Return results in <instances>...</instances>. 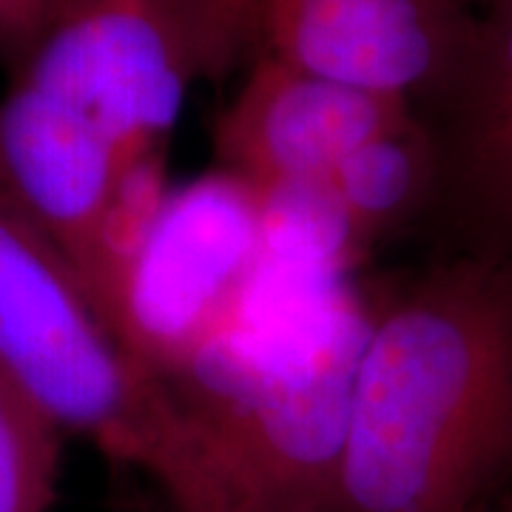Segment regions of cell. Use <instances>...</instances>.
<instances>
[{
	"mask_svg": "<svg viewBox=\"0 0 512 512\" xmlns=\"http://www.w3.org/2000/svg\"><path fill=\"white\" fill-rule=\"evenodd\" d=\"M512 484V262L447 251L367 293L313 512H493Z\"/></svg>",
	"mask_w": 512,
	"mask_h": 512,
	"instance_id": "1",
	"label": "cell"
},
{
	"mask_svg": "<svg viewBox=\"0 0 512 512\" xmlns=\"http://www.w3.org/2000/svg\"><path fill=\"white\" fill-rule=\"evenodd\" d=\"M419 111L256 55L214 126L217 168L262 200L313 194L350 151Z\"/></svg>",
	"mask_w": 512,
	"mask_h": 512,
	"instance_id": "6",
	"label": "cell"
},
{
	"mask_svg": "<svg viewBox=\"0 0 512 512\" xmlns=\"http://www.w3.org/2000/svg\"><path fill=\"white\" fill-rule=\"evenodd\" d=\"M0 382L63 439L140 470L177 512H251L211 430L114 333L72 262L3 191Z\"/></svg>",
	"mask_w": 512,
	"mask_h": 512,
	"instance_id": "2",
	"label": "cell"
},
{
	"mask_svg": "<svg viewBox=\"0 0 512 512\" xmlns=\"http://www.w3.org/2000/svg\"><path fill=\"white\" fill-rule=\"evenodd\" d=\"M268 254V205L211 171L171 188L111 299L114 333L168 382L220 342Z\"/></svg>",
	"mask_w": 512,
	"mask_h": 512,
	"instance_id": "4",
	"label": "cell"
},
{
	"mask_svg": "<svg viewBox=\"0 0 512 512\" xmlns=\"http://www.w3.org/2000/svg\"><path fill=\"white\" fill-rule=\"evenodd\" d=\"M128 171L86 117L9 83L0 97V191L72 262L94 302L103 228Z\"/></svg>",
	"mask_w": 512,
	"mask_h": 512,
	"instance_id": "8",
	"label": "cell"
},
{
	"mask_svg": "<svg viewBox=\"0 0 512 512\" xmlns=\"http://www.w3.org/2000/svg\"><path fill=\"white\" fill-rule=\"evenodd\" d=\"M421 120L439 160L430 222L447 251L512 262V0L478 15L467 66Z\"/></svg>",
	"mask_w": 512,
	"mask_h": 512,
	"instance_id": "7",
	"label": "cell"
},
{
	"mask_svg": "<svg viewBox=\"0 0 512 512\" xmlns=\"http://www.w3.org/2000/svg\"><path fill=\"white\" fill-rule=\"evenodd\" d=\"M439 191L436 143L421 114L350 151L313 191L345 254H365L410 225L430 222Z\"/></svg>",
	"mask_w": 512,
	"mask_h": 512,
	"instance_id": "9",
	"label": "cell"
},
{
	"mask_svg": "<svg viewBox=\"0 0 512 512\" xmlns=\"http://www.w3.org/2000/svg\"><path fill=\"white\" fill-rule=\"evenodd\" d=\"M63 0H0V69L12 77L35 55Z\"/></svg>",
	"mask_w": 512,
	"mask_h": 512,
	"instance_id": "11",
	"label": "cell"
},
{
	"mask_svg": "<svg viewBox=\"0 0 512 512\" xmlns=\"http://www.w3.org/2000/svg\"><path fill=\"white\" fill-rule=\"evenodd\" d=\"M461 0H254V57H274L424 114L476 46Z\"/></svg>",
	"mask_w": 512,
	"mask_h": 512,
	"instance_id": "5",
	"label": "cell"
},
{
	"mask_svg": "<svg viewBox=\"0 0 512 512\" xmlns=\"http://www.w3.org/2000/svg\"><path fill=\"white\" fill-rule=\"evenodd\" d=\"M493 512H512V487H510V493L504 495V498H501V501L495 504Z\"/></svg>",
	"mask_w": 512,
	"mask_h": 512,
	"instance_id": "12",
	"label": "cell"
},
{
	"mask_svg": "<svg viewBox=\"0 0 512 512\" xmlns=\"http://www.w3.org/2000/svg\"><path fill=\"white\" fill-rule=\"evenodd\" d=\"M254 57V0H63L9 83L86 117L134 168L165 154L188 92Z\"/></svg>",
	"mask_w": 512,
	"mask_h": 512,
	"instance_id": "3",
	"label": "cell"
},
{
	"mask_svg": "<svg viewBox=\"0 0 512 512\" xmlns=\"http://www.w3.org/2000/svg\"><path fill=\"white\" fill-rule=\"evenodd\" d=\"M66 439L0 382V512H52Z\"/></svg>",
	"mask_w": 512,
	"mask_h": 512,
	"instance_id": "10",
	"label": "cell"
}]
</instances>
